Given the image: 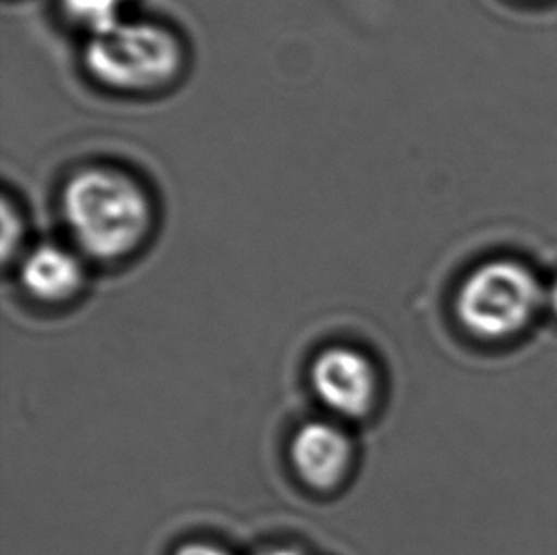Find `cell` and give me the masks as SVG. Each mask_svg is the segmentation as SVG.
Returning a JSON list of instances; mask_svg holds the SVG:
<instances>
[{
    "label": "cell",
    "mask_w": 557,
    "mask_h": 555,
    "mask_svg": "<svg viewBox=\"0 0 557 555\" xmlns=\"http://www.w3.org/2000/svg\"><path fill=\"white\" fill-rule=\"evenodd\" d=\"M310 383L327 409L348 419L370 411L376 394L375 369L371 361L347 346H332L310 368Z\"/></svg>",
    "instance_id": "cell-4"
},
{
    "label": "cell",
    "mask_w": 557,
    "mask_h": 555,
    "mask_svg": "<svg viewBox=\"0 0 557 555\" xmlns=\"http://www.w3.org/2000/svg\"><path fill=\"white\" fill-rule=\"evenodd\" d=\"M182 40L162 23L124 17L88 38L84 65L96 83L116 91H151L180 76Z\"/></svg>",
    "instance_id": "cell-2"
},
{
    "label": "cell",
    "mask_w": 557,
    "mask_h": 555,
    "mask_svg": "<svg viewBox=\"0 0 557 555\" xmlns=\"http://www.w3.org/2000/svg\"><path fill=\"white\" fill-rule=\"evenodd\" d=\"M23 238L22 218L10 200H2V256L4 259L17 251Z\"/></svg>",
    "instance_id": "cell-8"
},
{
    "label": "cell",
    "mask_w": 557,
    "mask_h": 555,
    "mask_svg": "<svg viewBox=\"0 0 557 555\" xmlns=\"http://www.w3.org/2000/svg\"><path fill=\"white\" fill-rule=\"evenodd\" d=\"M352 445L341 428L330 422H309L295 434L292 460L310 488L332 489L347 473Z\"/></svg>",
    "instance_id": "cell-5"
},
{
    "label": "cell",
    "mask_w": 557,
    "mask_h": 555,
    "mask_svg": "<svg viewBox=\"0 0 557 555\" xmlns=\"http://www.w3.org/2000/svg\"><path fill=\"white\" fill-rule=\"evenodd\" d=\"M259 555H301L299 552H295V550L280 548V550H271V552H263V554Z\"/></svg>",
    "instance_id": "cell-11"
},
{
    "label": "cell",
    "mask_w": 557,
    "mask_h": 555,
    "mask_svg": "<svg viewBox=\"0 0 557 555\" xmlns=\"http://www.w3.org/2000/svg\"><path fill=\"white\" fill-rule=\"evenodd\" d=\"M175 555H231L226 554L225 550L211 546V544H203V542H190L187 546L177 550Z\"/></svg>",
    "instance_id": "cell-9"
},
{
    "label": "cell",
    "mask_w": 557,
    "mask_h": 555,
    "mask_svg": "<svg viewBox=\"0 0 557 555\" xmlns=\"http://www.w3.org/2000/svg\"><path fill=\"white\" fill-rule=\"evenodd\" d=\"M128 2L129 0H60L63 14L78 27L88 30L90 37L128 17Z\"/></svg>",
    "instance_id": "cell-7"
},
{
    "label": "cell",
    "mask_w": 557,
    "mask_h": 555,
    "mask_svg": "<svg viewBox=\"0 0 557 555\" xmlns=\"http://www.w3.org/2000/svg\"><path fill=\"white\" fill-rule=\"evenodd\" d=\"M544 305H548L552 312L557 316V278L548 285V289H546V303Z\"/></svg>",
    "instance_id": "cell-10"
},
{
    "label": "cell",
    "mask_w": 557,
    "mask_h": 555,
    "mask_svg": "<svg viewBox=\"0 0 557 555\" xmlns=\"http://www.w3.org/2000/svg\"><path fill=\"white\" fill-rule=\"evenodd\" d=\"M546 303V289L525 264L491 261L460 285L459 320L475 337L510 338L528 325Z\"/></svg>",
    "instance_id": "cell-3"
},
{
    "label": "cell",
    "mask_w": 557,
    "mask_h": 555,
    "mask_svg": "<svg viewBox=\"0 0 557 555\" xmlns=\"http://www.w3.org/2000/svg\"><path fill=\"white\" fill-rule=\"evenodd\" d=\"M61 213L78 248L99 261L128 256L151 231V200L144 185L109 165L73 173L61 190Z\"/></svg>",
    "instance_id": "cell-1"
},
{
    "label": "cell",
    "mask_w": 557,
    "mask_h": 555,
    "mask_svg": "<svg viewBox=\"0 0 557 555\" xmlns=\"http://www.w3.org/2000/svg\"><path fill=\"white\" fill-rule=\"evenodd\" d=\"M84 282V269L78 257L55 244H42L23 259L22 284L40 300L69 299Z\"/></svg>",
    "instance_id": "cell-6"
}]
</instances>
